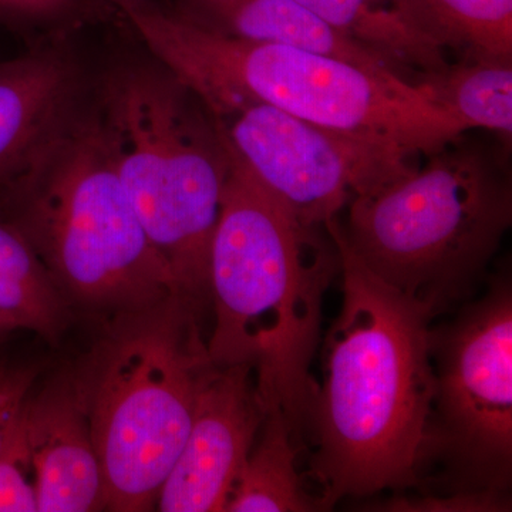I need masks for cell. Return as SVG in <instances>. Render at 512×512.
Segmentation results:
<instances>
[{
    "label": "cell",
    "mask_w": 512,
    "mask_h": 512,
    "mask_svg": "<svg viewBox=\"0 0 512 512\" xmlns=\"http://www.w3.org/2000/svg\"><path fill=\"white\" fill-rule=\"evenodd\" d=\"M37 366L0 359V446L10 424L35 389Z\"/></svg>",
    "instance_id": "44dd1931"
},
{
    "label": "cell",
    "mask_w": 512,
    "mask_h": 512,
    "mask_svg": "<svg viewBox=\"0 0 512 512\" xmlns=\"http://www.w3.org/2000/svg\"><path fill=\"white\" fill-rule=\"evenodd\" d=\"M0 197L63 295L124 313L185 299L120 183L103 128H64Z\"/></svg>",
    "instance_id": "277c9868"
},
{
    "label": "cell",
    "mask_w": 512,
    "mask_h": 512,
    "mask_svg": "<svg viewBox=\"0 0 512 512\" xmlns=\"http://www.w3.org/2000/svg\"><path fill=\"white\" fill-rule=\"evenodd\" d=\"M346 36L390 63L412 64L427 74L448 64L443 47L421 29L406 0H296Z\"/></svg>",
    "instance_id": "5bb4252c"
},
{
    "label": "cell",
    "mask_w": 512,
    "mask_h": 512,
    "mask_svg": "<svg viewBox=\"0 0 512 512\" xmlns=\"http://www.w3.org/2000/svg\"><path fill=\"white\" fill-rule=\"evenodd\" d=\"M311 229L275 201L229 148L211 244L215 323L208 355L215 366L249 367L266 413L284 414L293 437L308 427L318 387L312 359L323 296L335 272L328 255L309 258Z\"/></svg>",
    "instance_id": "7a4b0ae2"
},
{
    "label": "cell",
    "mask_w": 512,
    "mask_h": 512,
    "mask_svg": "<svg viewBox=\"0 0 512 512\" xmlns=\"http://www.w3.org/2000/svg\"><path fill=\"white\" fill-rule=\"evenodd\" d=\"M342 271V309L325 340L309 413L320 510L345 498L420 487L436 375L437 312L370 272L326 225Z\"/></svg>",
    "instance_id": "6da1fadb"
},
{
    "label": "cell",
    "mask_w": 512,
    "mask_h": 512,
    "mask_svg": "<svg viewBox=\"0 0 512 512\" xmlns=\"http://www.w3.org/2000/svg\"><path fill=\"white\" fill-rule=\"evenodd\" d=\"M183 298L126 312L73 379L103 471L106 510L148 511L190 431L214 363Z\"/></svg>",
    "instance_id": "5b68a950"
},
{
    "label": "cell",
    "mask_w": 512,
    "mask_h": 512,
    "mask_svg": "<svg viewBox=\"0 0 512 512\" xmlns=\"http://www.w3.org/2000/svg\"><path fill=\"white\" fill-rule=\"evenodd\" d=\"M72 86L69 66L46 53L0 62V188L22 177L63 133Z\"/></svg>",
    "instance_id": "7c38bea8"
},
{
    "label": "cell",
    "mask_w": 512,
    "mask_h": 512,
    "mask_svg": "<svg viewBox=\"0 0 512 512\" xmlns=\"http://www.w3.org/2000/svg\"><path fill=\"white\" fill-rule=\"evenodd\" d=\"M23 407L0 446V512L37 511V467Z\"/></svg>",
    "instance_id": "d6986e66"
},
{
    "label": "cell",
    "mask_w": 512,
    "mask_h": 512,
    "mask_svg": "<svg viewBox=\"0 0 512 512\" xmlns=\"http://www.w3.org/2000/svg\"><path fill=\"white\" fill-rule=\"evenodd\" d=\"M419 84L467 130L480 127L511 134V63L477 59L476 63L427 74Z\"/></svg>",
    "instance_id": "e0dca14e"
},
{
    "label": "cell",
    "mask_w": 512,
    "mask_h": 512,
    "mask_svg": "<svg viewBox=\"0 0 512 512\" xmlns=\"http://www.w3.org/2000/svg\"><path fill=\"white\" fill-rule=\"evenodd\" d=\"M131 26L178 82L214 113L268 104L318 126L431 154L467 128L420 84L278 43L225 35L123 3Z\"/></svg>",
    "instance_id": "3957f363"
},
{
    "label": "cell",
    "mask_w": 512,
    "mask_h": 512,
    "mask_svg": "<svg viewBox=\"0 0 512 512\" xmlns=\"http://www.w3.org/2000/svg\"><path fill=\"white\" fill-rule=\"evenodd\" d=\"M73 0H0V20L25 22L57 16L72 8Z\"/></svg>",
    "instance_id": "7402d4cb"
},
{
    "label": "cell",
    "mask_w": 512,
    "mask_h": 512,
    "mask_svg": "<svg viewBox=\"0 0 512 512\" xmlns=\"http://www.w3.org/2000/svg\"><path fill=\"white\" fill-rule=\"evenodd\" d=\"M436 390L426 471L446 494H510L512 288L498 278L483 298L431 333ZM426 476V473H424Z\"/></svg>",
    "instance_id": "ba28073f"
},
{
    "label": "cell",
    "mask_w": 512,
    "mask_h": 512,
    "mask_svg": "<svg viewBox=\"0 0 512 512\" xmlns=\"http://www.w3.org/2000/svg\"><path fill=\"white\" fill-rule=\"evenodd\" d=\"M383 511L400 512H498L511 510L510 494L497 493H454L419 497L389 498L379 504Z\"/></svg>",
    "instance_id": "ffe728a7"
},
{
    "label": "cell",
    "mask_w": 512,
    "mask_h": 512,
    "mask_svg": "<svg viewBox=\"0 0 512 512\" xmlns=\"http://www.w3.org/2000/svg\"><path fill=\"white\" fill-rule=\"evenodd\" d=\"M421 29L441 47L511 63L512 0H406Z\"/></svg>",
    "instance_id": "ac0fdd59"
},
{
    "label": "cell",
    "mask_w": 512,
    "mask_h": 512,
    "mask_svg": "<svg viewBox=\"0 0 512 512\" xmlns=\"http://www.w3.org/2000/svg\"><path fill=\"white\" fill-rule=\"evenodd\" d=\"M23 412L37 467V512L106 510L103 471L73 379L32 390Z\"/></svg>",
    "instance_id": "8fae6325"
},
{
    "label": "cell",
    "mask_w": 512,
    "mask_h": 512,
    "mask_svg": "<svg viewBox=\"0 0 512 512\" xmlns=\"http://www.w3.org/2000/svg\"><path fill=\"white\" fill-rule=\"evenodd\" d=\"M234 35L295 47L379 74L400 76L382 55L319 18L296 0H238L229 12Z\"/></svg>",
    "instance_id": "4fadbf2b"
},
{
    "label": "cell",
    "mask_w": 512,
    "mask_h": 512,
    "mask_svg": "<svg viewBox=\"0 0 512 512\" xmlns=\"http://www.w3.org/2000/svg\"><path fill=\"white\" fill-rule=\"evenodd\" d=\"M266 414L249 367L212 365L187 440L158 493V511H224Z\"/></svg>",
    "instance_id": "30bf717a"
},
{
    "label": "cell",
    "mask_w": 512,
    "mask_h": 512,
    "mask_svg": "<svg viewBox=\"0 0 512 512\" xmlns=\"http://www.w3.org/2000/svg\"><path fill=\"white\" fill-rule=\"evenodd\" d=\"M214 117L232 153L306 228L328 224L356 195L413 170V154L396 144L318 126L268 104H241Z\"/></svg>",
    "instance_id": "9c48e42d"
},
{
    "label": "cell",
    "mask_w": 512,
    "mask_h": 512,
    "mask_svg": "<svg viewBox=\"0 0 512 512\" xmlns=\"http://www.w3.org/2000/svg\"><path fill=\"white\" fill-rule=\"evenodd\" d=\"M448 146L353 197L348 227L326 224L377 278L437 312L476 289L512 222L507 178L481 151Z\"/></svg>",
    "instance_id": "8992f818"
},
{
    "label": "cell",
    "mask_w": 512,
    "mask_h": 512,
    "mask_svg": "<svg viewBox=\"0 0 512 512\" xmlns=\"http://www.w3.org/2000/svg\"><path fill=\"white\" fill-rule=\"evenodd\" d=\"M0 315L16 330L53 340L66 322V303L22 231L0 214Z\"/></svg>",
    "instance_id": "2e32d148"
},
{
    "label": "cell",
    "mask_w": 512,
    "mask_h": 512,
    "mask_svg": "<svg viewBox=\"0 0 512 512\" xmlns=\"http://www.w3.org/2000/svg\"><path fill=\"white\" fill-rule=\"evenodd\" d=\"M13 330L16 329L13 328L12 325H10L8 320H6L5 318H3L2 315H0V343H2L3 339H5L6 336L9 335V333H12Z\"/></svg>",
    "instance_id": "603a6c76"
},
{
    "label": "cell",
    "mask_w": 512,
    "mask_h": 512,
    "mask_svg": "<svg viewBox=\"0 0 512 512\" xmlns=\"http://www.w3.org/2000/svg\"><path fill=\"white\" fill-rule=\"evenodd\" d=\"M295 437L284 414H266L254 447L239 471L225 512H305L319 510L296 468Z\"/></svg>",
    "instance_id": "9a60e30c"
},
{
    "label": "cell",
    "mask_w": 512,
    "mask_h": 512,
    "mask_svg": "<svg viewBox=\"0 0 512 512\" xmlns=\"http://www.w3.org/2000/svg\"><path fill=\"white\" fill-rule=\"evenodd\" d=\"M187 87L136 76L111 101L107 141L114 168L151 244L181 295L197 308L210 296L212 238L220 220L229 148L188 103Z\"/></svg>",
    "instance_id": "52a82bcc"
}]
</instances>
